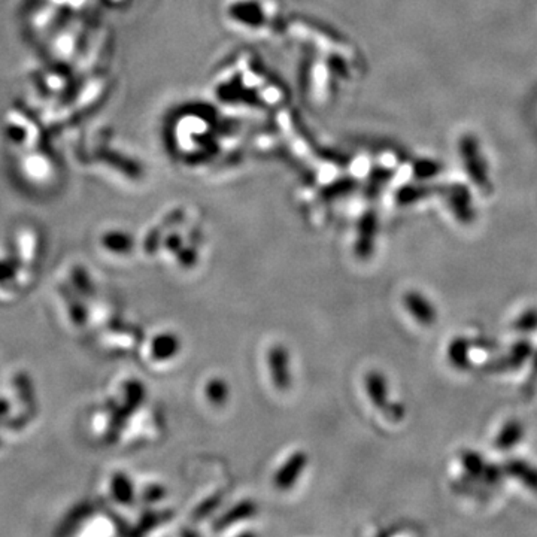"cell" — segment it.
I'll use <instances>...</instances> for the list:
<instances>
[{
  "label": "cell",
  "mask_w": 537,
  "mask_h": 537,
  "mask_svg": "<svg viewBox=\"0 0 537 537\" xmlns=\"http://www.w3.org/2000/svg\"><path fill=\"white\" fill-rule=\"evenodd\" d=\"M460 154L469 178L485 194L492 192V184L488 175V166L484 158L481 145L473 135H464L460 140Z\"/></svg>",
  "instance_id": "6da1fadb"
},
{
  "label": "cell",
  "mask_w": 537,
  "mask_h": 537,
  "mask_svg": "<svg viewBox=\"0 0 537 537\" xmlns=\"http://www.w3.org/2000/svg\"><path fill=\"white\" fill-rule=\"evenodd\" d=\"M123 393H124L123 403L115 406L111 415L109 427H108L109 441H114L118 436V434L123 431V427L126 426L128 416L133 415L139 409V406L143 403L145 385L138 380H128L124 384Z\"/></svg>",
  "instance_id": "7a4b0ae2"
},
{
  "label": "cell",
  "mask_w": 537,
  "mask_h": 537,
  "mask_svg": "<svg viewBox=\"0 0 537 537\" xmlns=\"http://www.w3.org/2000/svg\"><path fill=\"white\" fill-rule=\"evenodd\" d=\"M267 367L273 387L278 391H288L293 385L292 357L281 343L273 345L267 353Z\"/></svg>",
  "instance_id": "3957f363"
},
{
  "label": "cell",
  "mask_w": 537,
  "mask_h": 537,
  "mask_svg": "<svg viewBox=\"0 0 537 537\" xmlns=\"http://www.w3.org/2000/svg\"><path fill=\"white\" fill-rule=\"evenodd\" d=\"M461 466L466 475L475 481H481L487 485H496L502 481V466L487 463V460L475 451H464L460 457Z\"/></svg>",
  "instance_id": "277c9868"
},
{
  "label": "cell",
  "mask_w": 537,
  "mask_h": 537,
  "mask_svg": "<svg viewBox=\"0 0 537 537\" xmlns=\"http://www.w3.org/2000/svg\"><path fill=\"white\" fill-rule=\"evenodd\" d=\"M308 454L304 451H296L284 461L282 466L273 476V485L279 491H288L293 488L308 466Z\"/></svg>",
  "instance_id": "5b68a950"
},
{
  "label": "cell",
  "mask_w": 537,
  "mask_h": 537,
  "mask_svg": "<svg viewBox=\"0 0 537 537\" xmlns=\"http://www.w3.org/2000/svg\"><path fill=\"white\" fill-rule=\"evenodd\" d=\"M403 306L421 326L430 327L438 321L436 306L430 299H427L423 293L415 292V289L403 294Z\"/></svg>",
  "instance_id": "8992f818"
},
{
  "label": "cell",
  "mask_w": 537,
  "mask_h": 537,
  "mask_svg": "<svg viewBox=\"0 0 537 537\" xmlns=\"http://www.w3.org/2000/svg\"><path fill=\"white\" fill-rule=\"evenodd\" d=\"M448 205L451 208L455 218L463 224H470L476 218L473 200L466 185L455 184L446 190Z\"/></svg>",
  "instance_id": "52a82bcc"
},
{
  "label": "cell",
  "mask_w": 537,
  "mask_h": 537,
  "mask_svg": "<svg viewBox=\"0 0 537 537\" xmlns=\"http://www.w3.org/2000/svg\"><path fill=\"white\" fill-rule=\"evenodd\" d=\"M533 345L530 341H518L509 350L504 357L491 361L487 366V372L492 373H502V372H511L519 369L524 361L531 355Z\"/></svg>",
  "instance_id": "ba28073f"
},
{
  "label": "cell",
  "mask_w": 537,
  "mask_h": 537,
  "mask_svg": "<svg viewBox=\"0 0 537 537\" xmlns=\"http://www.w3.org/2000/svg\"><path fill=\"white\" fill-rule=\"evenodd\" d=\"M181 351V339L175 333H158L150 343V354L154 361H169L175 358Z\"/></svg>",
  "instance_id": "9c48e42d"
},
{
  "label": "cell",
  "mask_w": 537,
  "mask_h": 537,
  "mask_svg": "<svg viewBox=\"0 0 537 537\" xmlns=\"http://www.w3.org/2000/svg\"><path fill=\"white\" fill-rule=\"evenodd\" d=\"M503 473L511 476L522 485H526L530 491L537 492V467L526 460L509 458L502 464Z\"/></svg>",
  "instance_id": "30bf717a"
},
{
  "label": "cell",
  "mask_w": 537,
  "mask_h": 537,
  "mask_svg": "<svg viewBox=\"0 0 537 537\" xmlns=\"http://www.w3.org/2000/svg\"><path fill=\"white\" fill-rule=\"evenodd\" d=\"M258 511L257 504L253 500H243L236 503L235 506H231L227 512H224L221 516H218L214 522V530L215 531H223L227 527H231L238 524V522L246 521L253 516H255Z\"/></svg>",
  "instance_id": "8fae6325"
},
{
  "label": "cell",
  "mask_w": 537,
  "mask_h": 537,
  "mask_svg": "<svg viewBox=\"0 0 537 537\" xmlns=\"http://www.w3.org/2000/svg\"><path fill=\"white\" fill-rule=\"evenodd\" d=\"M365 389L369 400L373 403L376 409L382 411L389 403V389L384 373L378 370L369 372L365 378Z\"/></svg>",
  "instance_id": "7c38bea8"
},
{
  "label": "cell",
  "mask_w": 537,
  "mask_h": 537,
  "mask_svg": "<svg viewBox=\"0 0 537 537\" xmlns=\"http://www.w3.org/2000/svg\"><path fill=\"white\" fill-rule=\"evenodd\" d=\"M470 350H472V342L469 339H466L464 336L454 338L451 342H449L448 350H446V357H448L449 365L460 372L467 370L472 365Z\"/></svg>",
  "instance_id": "4fadbf2b"
},
{
  "label": "cell",
  "mask_w": 537,
  "mask_h": 537,
  "mask_svg": "<svg viewBox=\"0 0 537 537\" xmlns=\"http://www.w3.org/2000/svg\"><path fill=\"white\" fill-rule=\"evenodd\" d=\"M111 494L118 504H133L136 499L135 485L124 472H115L111 477Z\"/></svg>",
  "instance_id": "5bb4252c"
},
{
  "label": "cell",
  "mask_w": 537,
  "mask_h": 537,
  "mask_svg": "<svg viewBox=\"0 0 537 537\" xmlns=\"http://www.w3.org/2000/svg\"><path fill=\"white\" fill-rule=\"evenodd\" d=\"M524 438V426L518 419H509L496 436L494 446L499 451H511Z\"/></svg>",
  "instance_id": "9a60e30c"
},
{
  "label": "cell",
  "mask_w": 537,
  "mask_h": 537,
  "mask_svg": "<svg viewBox=\"0 0 537 537\" xmlns=\"http://www.w3.org/2000/svg\"><path fill=\"white\" fill-rule=\"evenodd\" d=\"M60 292L65 296V303H66V308H67V312H69V316H70L72 321H74V324L78 326V327L85 326L87 324V318H89V314H87L85 304L74 293L69 292V289L66 288V285H62Z\"/></svg>",
  "instance_id": "2e32d148"
},
{
  "label": "cell",
  "mask_w": 537,
  "mask_h": 537,
  "mask_svg": "<svg viewBox=\"0 0 537 537\" xmlns=\"http://www.w3.org/2000/svg\"><path fill=\"white\" fill-rule=\"evenodd\" d=\"M205 396L208 402L216 408H221L230 399V387L223 378H211L205 385Z\"/></svg>",
  "instance_id": "e0dca14e"
},
{
  "label": "cell",
  "mask_w": 537,
  "mask_h": 537,
  "mask_svg": "<svg viewBox=\"0 0 537 537\" xmlns=\"http://www.w3.org/2000/svg\"><path fill=\"white\" fill-rule=\"evenodd\" d=\"M101 245L104 248L114 254H128L133 250V238H130L121 231H111V233L104 235L101 238Z\"/></svg>",
  "instance_id": "ac0fdd59"
},
{
  "label": "cell",
  "mask_w": 537,
  "mask_h": 537,
  "mask_svg": "<svg viewBox=\"0 0 537 537\" xmlns=\"http://www.w3.org/2000/svg\"><path fill=\"white\" fill-rule=\"evenodd\" d=\"M13 387H16L18 400L26 404L28 409H35L36 406V394H35V387L26 372H20L16 375L13 378Z\"/></svg>",
  "instance_id": "d6986e66"
},
{
  "label": "cell",
  "mask_w": 537,
  "mask_h": 537,
  "mask_svg": "<svg viewBox=\"0 0 537 537\" xmlns=\"http://www.w3.org/2000/svg\"><path fill=\"white\" fill-rule=\"evenodd\" d=\"M375 246V224L370 220H366L361 226L360 236L355 245V254L360 258H369L373 254Z\"/></svg>",
  "instance_id": "ffe728a7"
},
{
  "label": "cell",
  "mask_w": 537,
  "mask_h": 537,
  "mask_svg": "<svg viewBox=\"0 0 537 537\" xmlns=\"http://www.w3.org/2000/svg\"><path fill=\"white\" fill-rule=\"evenodd\" d=\"M70 279L72 284H74V288L81 296L90 297L94 293V285L90 278V273L87 272L85 267L82 266H75L70 270Z\"/></svg>",
  "instance_id": "44dd1931"
},
{
  "label": "cell",
  "mask_w": 537,
  "mask_h": 537,
  "mask_svg": "<svg viewBox=\"0 0 537 537\" xmlns=\"http://www.w3.org/2000/svg\"><path fill=\"white\" fill-rule=\"evenodd\" d=\"M514 328L518 333H531L537 330V309L531 308L522 312L514 321Z\"/></svg>",
  "instance_id": "7402d4cb"
},
{
  "label": "cell",
  "mask_w": 537,
  "mask_h": 537,
  "mask_svg": "<svg viewBox=\"0 0 537 537\" xmlns=\"http://www.w3.org/2000/svg\"><path fill=\"white\" fill-rule=\"evenodd\" d=\"M163 519H166V515L165 514H160V512H150L147 515H143L139 522L136 524V528L133 530V534H143V533H148L150 530H153L154 527H157L160 522H163Z\"/></svg>",
  "instance_id": "603a6c76"
},
{
  "label": "cell",
  "mask_w": 537,
  "mask_h": 537,
  "mask_svg": "<svg viewBox=\"0 0 537 537\" xmlns=\"http://www.w3.org/2000/svg\"><path fill=\"white\" fill-rule=\"evenodd\" d=\"M20 270V263L17 258H2L0 260V284L13 281Z\"/></svg>",
  "instance_id": "cb8c5ba5"
},
{
  "label": "cell",
  "mask_w": 537,
  "mask_h": 537,
  "mask_svg": "<svg viewBox=\"0 0 537 537\" xmlns=\"http://www.w3.org/2000/svg\"><path fill=\"white\" fill-rule=\"evenodd\" d=\"M381 412L385 415L388 421H391V423H400V421H403V418L406 416L404 404L396 400L389 402Z\"/></svg>",
  "instance_id": "d4e9b609"
},
{
  "label": "cell",
  "mask_w": 537,
  "mask_h": 537,
  "mask_svg": "<svg viewBox=\"0 0 537 537\" xmlns=\"http://www.w3.org/2000/svg\"><path fill=\"white\" fill-rule=\"evenodd\" d=\"M166 496V489L165 487L158 485V484H150L143 488L142 491V499L147 503H157L160 500H163Z\"/></svg>",
  "instance_id": "484cf974"
},
{
  "label": "cell",
  "mask_w": 537,
  "mask_h": 537,
  "mask_svg": "<svg viewBox=\"0 0 537 537\" xmlns=\"http://www.w3.org/2000/svg\"><path fill=\"white\" fill-rule=\"evenodd\" d=\"M178 255V261L179 265L185 269H192L197 265V253L194 248H184V246H181V248L175 253Z\"/></svg>",
  "instance_id": "4316f807"
},
{
  "label": "cell",
  "mask_w": 537,
  "mask_h": 537,
  "mask_svg": "<svg viewBox=\"0 0 537 537\" xmlns=\"http://www.w3.org/2000/svg\"><path fill=\"white\" fill-rule=\"evenodd\" d=\"M221 503V499L220 497H212V499H209V500H206V502H203L199 507H197V509H196V518H205L206 515H209L214 509H216V507H218V504Z\"/></svg>",
  "instance_id": "83f0119b"
},
{
  "label": "cell",
  "mask_w": 537,
  "mask_h": 537,
  "mask_svg": "<svg viewBox=\"0 0 537 537\" xmlns=\"http://www.w3.org/2000/svg\"><path fill=\"white\" fill-rule=\"evenodd\" d=\"M166 246L172 251V253H177L181 246H182V242H181V236L178 235H172L167 238L166 240Z\"/></svg>",
  "instance_id": "f1b7e54d"
},
{
  "label": "cell",
  "mask_w": 537,
  "mask_h": 537,
  "mask_svg": "<svg viewBox=\"0 0 537 537\" xmlns=\"http://www.w3.org/2000/svg\"><path fill=\"white\" fill-rule=\"evenodd\" d=\"M11 412V402L5 397H0V421L5 419Z\"/></svg>",
  "instance_id": "f546056e"
},
{
  "label": "cell",
  "mask_w": 537,
  "mask_h": 537,
  "mask_svg": "<svg viewBox=\"0 0 537 537\" xmlns=\"http://www.w3.org/2000/svg\"><path fill=\"white\" fill-rule=\"evenodd\" d=\"M0 448H2V439H0Z\"/></svg>",
  "instance_id": "4dcf8cb0"
}]
</instances>
